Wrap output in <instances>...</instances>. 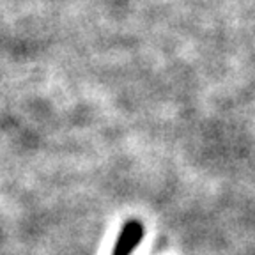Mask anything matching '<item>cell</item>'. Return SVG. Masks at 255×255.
Instances as JSON below:
<instances>
[{
	"mask_svg": "<svg viewBox=\"0 0 255 255\" xmlns=\"http://www.w3.org/2000/svg\"><path fill=\"white\" fill-rule=\"evenodd\" d=\"M143 238V225L138 220H129L124 223L117 236L116 247L112 250V255H131L135 248L140 245Z\"/></svg>",
	"mask_w": 255,
	"mask_h": 255,
	"instance_id": "cell-1",
	"label": "cell"
}]
</instances>
